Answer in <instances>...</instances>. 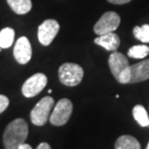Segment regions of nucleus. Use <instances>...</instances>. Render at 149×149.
Returning a JSON list of instances; mask_svg holds the SVG:
<instances>
[{
  "instance_id": "nucleus-1",
  "label": "nucleus",
  "mask_w": 149,
  "mask_h": 149,
  "mask_svg": "<svg viewBox=\"0 0 149 149\" xmlns=\"http://www.w3.org/2000/svg\"><path fill=\"white\" fill-rule=\"evenodd\" d=\"M28 136V125L22 118H17L8 124L3 134L5 149H17L23 144Z\"/></svg>"
},
{
  "instance_id": "nucleus-2",
  "label": "nucleus",
  "mask_w": 149,
  "mask_h": 149,
  "mask_svg": "<svg viewBox=\"0 0 149 149\" xmlns=\"http://www.w3.org/2000/svg\"><path fill=\"white\" fill-rule=\"evenodd\" d=\"M109 66L113 77L119 83H129V61L123 53L114 52L109 58Z\"/></svg>"
},
{
  "instance_id": "nucleus-3",
  "label": "nucleus",
  "mask_w": 149,
  "mask_h": 149,
  "mask_svg": "<svg viewBox=\"0 0 149 149\" xmlns=\"http://www.w3.org/2000/svg\"><path fill=\"white\" fill-rule=\"evenodd\" d=\"M83 69L79 64L64 63L58 70L59 80L66 86H77L83 79Z\"/></svg>"
},
{
  "instance_id": "nucleus-4",
  "label": "nucleus",
  "mask_w": 149,
  "mask_h": 149,
  "mask_svg": "<svg viewBox=\"0 0 149 149\" xmlns=\"http://www.w3.org/2000/svg\"><path fill=\"white\" fill-rule=\"evenodd\" d=\"M54 106L53 98L47 96L44 97L30 112L31 122L36 126H44L49 119L50 111Z\"/></svg>"
},
{
  "instance_id": "nucleus-5",
  "label": "nucleus",
  "mask_w": 149,
  "mask_h": 149,
  "mask_svg": "<svg viewBox=\"0 0 149 149\" xmlns=\"http://www.w3.org/2000/svg\"><path fill=\"white\" fill-rule=\"evenodd\" d=\"M73 112V104L69 99H61L55 105L49 116V122L54 126H63L69 121Z\"/></svg>"
},
{
  "instance_id": "nucleus-6",
  "label": "nucleus",
  "mask_w": 149,
  "mask_h": 149,
  "mask_svg": "<svg viewBox=\"0 0 149 149\" xmlns=\"http://www.w3.org/2000/svg\"><path fill=\"white\" fill-rule=\"evenodd\" d=\"M120 24V17L115 12H107L94 25V32L98 36L114 32Z\"/></svg>"
},
{
  "instance_id": "nucleus-7",
  "label": "nucleus",
  "mask_w": 149,
  "mask_h": 149,
  "mask_svg": "<svg viewBox=\"0 0 149 149\" xmlns=\"http://www.w3.org/2000/svg\"><path fill=\"white\" fill-rule=\"evenodd\" d=\"M47 77L45 74L37 73L26 79L22 87L23 96L26 98H32L38 95L47 86Z\"/></svg>"
},
{
  "instance_id": "nucleus-8",
  "label": "nucleus",
  "mask_w": 149,
  "mask_h": 149,
  "mask_svg": "<svg viewBox=\"0 0 149 149\" xmlns=\"http://www.w3.org/2000/svg\"><path fill=\"white\" fill-rule=\"evenodd\" d=\"M60 25L55 19H47L38 27V39L43 46H49L57 35Z\"/></svg>"
},
{
  "instance_id": "nucleus-9",
  "label": "nucleus",
  "mask_w": 149,
  "mask_h": 149,
  "mask_svg": "<svg viewBox=\"0 0 149 149\" xmlns=\"http://www.w3.org/2000/svg\"><path fill=\"white\" fill-rule=\"evenodd\" d=\"M14 57L19 64L24 65L30 61L32 57V47L30 42L26 37H20L14 47Z\"/></svg>"
},
{
  "instance_id": "nucleus-10",
  "label": "nucleus",
  "mask_w": 149,
  "mask_h": 149,
  "mask_svg": "<svg viewBox=\"0 0 149 149\" xmlns=\"http://www.w3.org/2000/svg\"><path fill=\"white\" fill-rule=\"evenodd\" d=\"M129 83L144 81L149 79V59L129 67Z\"/></svg>"
},
{
  "instance_id": "nucleus-11",
  "label": "nucleus",
  "mask_w": 149,
  "mask_h": 149,
  "mask_svg": "<svg viewBox=\"0 0 149 149\" xmlns=\"http://www.w3.org/2000/svg\"><path fill=\"white\" fill-rule=\"evenodd\" d=\"M94 43L109 52H116V49L120 46V39L114 32H111L98 36L94 40Z\"/></svg>"
},
{
  "instance_id": "nucleus-12",
  "label": "nucleus",
  "mask_w": 149,
  "mask_h": 149,
  "mask_svg": "<svg viewBox=\"0 0 149 149\" xmlns=\"http://www.w3.org/2000/svg\"><path fill=\"white\" fill-rule=\"evenodd\" d=\"M115 149H141V144L136 138L132 136H121L115 142Z\"/></svg>"
},
{
  "instance_id": "nucleus-13",
  "label": "nucleus",
  "mask_w": 149,
  "mask_h": 149,
  "mask_svg": "<svg viewBox=\"0 0 149 149\" xmlns=\"http://www.w3.org/2000/svg\"><path fill=\"white\" fill-rule=\"evenodd\" d=\"M7 3L17 15H25L32 9L31 0H7Z\"/></svg>"
},
{
  "instance_id": "nucleus-14",
  "label": "nucleus",
  "mask_w": 149,
  "mask_h": 149,
  "mask_svg": "<svg viewBox=\"0 0 149 149\" xmlns=\"http://www.w3.org/2000/svg\"><path fill=\"white\" fill-rule=\"evenodd\" d=\"M133 116L135 120L138 122L139 125L141 127H148L149 126V117L147 114L146 109L143 106L136 105L133 109Z\"/></svg>"
},
{
  "instance_id": "nucleus-15",
  "label": "nucleus",
  "mask_w": 149,
  "mask_h": 149,
  "mask_svg": "<svg viewBox=\"0 0 149 149\" xmlns=\"http://www.w3.org/2000/svg\"><path fill=\"white\" fill-rule=\"evenodd\" d=\"M15 30L11 27L3 28L0 31V47L1 49H8L14 43Z\"/></svg>"
},
{
  "instance_id": "nucleus-16",
  "label": "nucleus",
  "mask_w": 149,
  "mask_h": 149,
  "mask_svg": "<svg viewBox=\"0 0 149 149\" xmlns=\"http://www.w3.org/2000/svg\"><path fill=\"white\" fill-rule=\"evenodd\" d=\"M149 47L145 45H136L130 47L128 50V56L135 59H143L148 55Z\"/></svg>"
},
{
  "instance_id": "nucleus-17",
  "label": "nucleus",
  "mask_w": 149,
  "mask_h": 149,
  "mask_svg": "<svg viewBox=\"0 0 149 149\" xmlns=\"http://www.w3.org/2000/svg\"><path fill=\"white\" fill-rule=\"evenodd\" d=\"M133 34L135 38L142 42V43H149V24L135 26L133 29Z\"/></svg>"
},
{
  "instance_id": "nucleus-18",
  "label": "nucleus",
  "mask_w": 149,
  "mask_h": 149,
  "mask_svg": "<svg viewBox=\"0 0 149 149\" xmlns=\"http://www.w3.org/2000/svg\"><path fill=\"white\" fill-rule=\"evenodd\" d=\"M9 104H10V101L8 98L4 95H0V113H2L8 108Z\"/></svg>"
},
{
  "instance_id": "nucleus-19",
  "label": "nucleus",
  "mask_w": 149,
  "mask_h": 149,
  "mask_svg": "<svg viewBox=\"0 0 149 149\" xmlns=\"http://www.w3.org/2000/svg\"><path fill=\"white\" fill-rule=\"evenodd\" d=\"M109 3H112V4H116V5H121V4H126V3H129L132 0H108Z\"/></svg>"
},
{
  "instance_id": "nucleus-20",
  "label": "nucleus",
  "mask_w": 149,
  "mask_h": 149,
  "mask_svg": "<svg viewBox=\"0 0 149 149\" xmlns=\"http://www.w3.org/2000/svg\"><path fill=\"white\" fill-rule=\"evenodd\" d=\"M36 149H52L50 148V145L49 143H47V142H42L37 146Z\"/></svg>"
},
{
  "instance_id": "nucleus-21",
  "label": "nucleus",
  "mask_w": 149,
  "mask_h": 149,
  "mask_svg": "<svg viewBox=\"0 0 149 149\" xmlns=\"http://www.w3.org/2000/svg\"><path fill=\"white\" fill-rule=\"evenodd\" d=\"M17 149H32V147H31V145H29V144H27V143H23V144H22V145H19V148Z\"/></svg>"
},
{
  "instance_id": "nucleus-22",
  "label": "nucleus",
  "mask_w": 149,
  "mask_h": 149,
  "mask_svg": "<svg viewBox=\"0 0 149 149\" xmlns=\"http://www.w3.org/2000/svg\"><path fill=\"white\" fill-rule=\"evenodd\" d=\"M47 92H49V93L50 94V93H52V89H49V91H47Z\"/></svg>"
},
{
  "instance_id": "nucleus-23",
  "label": "nucleus",
  "mask_w": 149,
  "mask_h": 149,
  "mask_svg": "<svg viewBox=\"0 0 149 149\" xmlns=\"http://www.w3.org/2000/svg\"><path fill=\"white\" fill-rule=\"evenodd\" d=\"M146 149H149V142H148V144H147V146H146Z\"/></svg>"
}]
</instances>
